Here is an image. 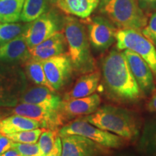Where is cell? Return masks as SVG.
Instances as JSON below:
<instances>
[{
    "label": "cell",
    "mask_w": 156,
    "mask_h": 156,
    "mask_svg": "<svg viewBox=\"0 0 156 156\" xmlns=\"http://www.w3.org/2000/svg\"><path fill=\"white\" fill-rule=\"evenodd\" d=\"M51 5H53L58 7V9H61L65 12V5H64V0H48Z\"/></svg>",
    "instance_id": "34"
},
{
    "label": "cell",
    "mask_w": 156,
    "mask_h": 156,
    "mask_svg": "<svg viewBox=\"0 0 156 156\" xmlns=\"http://www.w3.org/2000/svg\"><path fill=\"white\" fill-rule=\"evenodd\" d=\"M85 120L101 129L121 136L125 140H135L140 133L139 119L131 111L119 106H100Z\"/></svg>",
    "instance_id": "3"
},
{
    "label": "cell",
    "mask_w": 156,
    "mask_h": 156,
    "mask_svg": "<svg viewBox=\"0 0 156 156\" xmlns=\"http://www.w3.org/2000/svg\"><path fill=\"white\" fill-rule=\"evenodd\" d=\"M114 156H136V155L132 153H130V152L124 151V152H120V153H116V155H114Z\"/></svg>",
    "instance_id": "36"
},
{
    "label": "cell",
    "mask_w": 156,
    "mask_h": 156,
    "mask_svg": "<svg viewBox=\"0 0 156 156\" xmlns=\"http://www.w3.org/2000/svg\"><path fill=\"white\" fill-rule=\"evenodd\" d=\"M101 81L105 94L119 103H134L143 93L129 67L123 52L113 48L101 60Z\"/></svg>",
    "instance_id": "1"
},
{
    "label": "cell",
    "mask_w": 156,
    "mask_h": 156,
    "mask_svg": "<svg viewBox=\"0 0 156 156\" xmlns=\"http://www.w3.org/2000/svg\"><path fill=\"white\" fill-rule=\"evenodd\" d=\"M82 22L87 25L90 44L95 50L104 51L116 41L118 30L106 17H88Z\"/></svg>",
    "instance_id": "9"
},
{
    "label": "cell",
    "mask_w": 156,
    "mask_h": 156,
    "mask_svg": "<svg viewBox=\"0 0 156 156\" xmlns=\"http://www.w3.org/2000/svg\"><path fill=\"white\" fill-rule=\"evenodd\" d=\"M132 75L143 94L149 95L155 88L153 73L143 58L131 50L123 51Z\"/></svg>",
    "instance_id": "14"
},
{
    "label": "cell",
    "mask_w": 156,
    "mask_h": 156,
    "mask_svg": "<svg viewBox=\"0 0 156 156\" xmlns=\"http://www.w3.org/2000/svg\"><path fill=\"white\" fill-rule=\"evenodd\" d=\"M31 58L24 34L0 46V63H25Z\"/></svg>",
    "instance_id": "15"
},
{
    "label": "cell",
    "mask_w": 156,
    "mask_h": 156,
    "mask_svg": "<svg viewBox=\"0 0 156 156\" xmlns=\"http://www.w3.org/2000/svg\"><path fill=\"white\" fill-rule=\"evenodd\" d=\"M28 89V78L17 66H0V108L15 107Z\"/></svg>",
    "instance_id": "5"
},
{
    "label": "cell",
    "mask_w": 156,
    "mask_h": 156,
    "mask_svg": "<svg viewBox=\"0 0 156 156\" xmlns=\"http://www.w3.org/2000/svg\"><path fill=\"white\" fill-rule=\"evenodd\" d=\"M139 149L145 156H156V119L145 123L140 138Z\"/></svg>",
    "instance_id": "20"
},
{
    "label": "cell",
    "mask_w": 156,
    "mask_h": 156,
    "mask_svg": "<svg viewBox=\"0 0 156 156\" xmlns=\"http://www.w3.org/2000/svg\"><path fill=\"white\" fill-rule=\"evenodd\" d=\"M151 98L146 104V108L151 113H156V89L155 88L151 94Z\"/></svg>",
    "instance_id": "33"
},
{
    "label": "cell",
    "mask_w": 156,
    "mask_h": 156,
    "mask_svg": "<svg viewBox=\"0 0 156 156\" xmlns=\"http://www.w3.org/2000/svg\"><path fill=\"white\" fill-rule=\"evenodd\" d=\"M58 130L44 129L38 139V144L40 148L38 156H47L50 153L53 149L56 137L58 136Z\"/></svg>",
    "instance_id": "26"
},
{
    "label": "cell",
    "mask_w": 156,
    "mask_h": 156,
    "mask_svg": "<svg viewBox=\"0 0 156 156\" xmlns=\"http://www.w3.org/2000/svg\"><path fill=\"white\" fill-rule=\"evenodd\" d=\"M24 64V72L28 79L36 84V85L47 87L48 88L54 91L50 86L49 83H48L41 61L30 58Z\"/></svg>",
    "instance_id": "24"
},
{
    "label": "cell",
    "mask_w": 156,
    "mask_h": 156,
    "mask_svg": "<svg viewBox=\"0 0 156 156\" xmlns=\"http://www.w3.org/2000/svg\"><path fill=\"white\" fill-rule=\"evenodd\" d=\"M116 48L119 51L131 50L143 58L156 77L155 46L141 31L119 29L116 33Z\"/></svg>",
    "instance_id": "7"
},
{
    "label": "cell",
    "mask_w": 156,
    "mask_h": 156,
    "mask_svg": "<svg viewBox=\"0 0 156 156\" xmlns=\"http://www.w3.org/2000/svg\"><path fill=\"white\" fill-rule=\"evenodd\" d=\"M141 32L156 47V11L152 13L149 21Z\"/></svg>",
    "instance_id": "29"
},
{
    "label": "cell",
    "mask_w": 156,
    "mask_h": 156,
    "mask_svg": "<svg viewBox=\"0 0 156 156\" xmlns=\"http://www.w3.org/2000/svg\"><path fill=\"white\" fill-rule=\"evenodd\" d=\"M64 20L56 11L49 9L33 22L29 23L24 34L29 49L60 31L63 28Z\"/></svg>",
    "instance_id": "8"
},
{
    "label": "cell",
    "mask_w": 156,
    "mask_h": 156,
    "mask_svg": "<svg viewBox=\"0 0 156 156\" xmlns=\"http://www.w3.org/2000/svg\"><path fill=\"white\" fill-rule=\"evenodd\" d=\"M12 142H13L10 139H9L7 136L4 135V134L0 136V155L10 150Z\"/></svg>",
    "instance_id": "31"
},
{
    "label": "cell",
    "mask_w": 156,
    "mask_h": 156,
    "mask_svg": "<svg viewBox=\"0 0 156 156\" xmlns=\"http://www.w3.org/2000/svg\"><path fill=\"white\" fill-rule=\"evenodd\" d=\"M59 95L47 87L42 85L31 87L25 90L20 103H30L52 110H58L62 103Z\"/></svg>",
    "instance_id": "16"
},
{
    "label": "cell",
    "mask_w": 156,
    "mask_h": 156,
    "mask_svg": "<svg viewBox=\"0 0 156 156\" xmlns=\"http://www.w3.org/2000/svg\"><path fill=\"white\" fill-rule=\"evenodd\" d=\"M101 80V73L97 70L83 74L78 78L72 89L65 93L62 100L80 98L93 95L98 90Z\"/></svg>",
    "instance_id": "18"
},
{
    "label": "cell",
    "mask_w": 156,
    "mask_h": 156,
    "mask_svg": "<svg viewBox=\"0 0 156 156\" xmlns=\"http://www.w3.org/2000/svg\"><path fill=\"white\" fill-rule=\"evenodd\" d=\"M62 156H112L111 148L99 145L83 136H61Z\"/></svg>",
    "instance_id": "11"
},
{
    "label": "cell",
    "mask_w": 156,
    "mask_h": 156,
    "mask_svg": "<svg viewBox=\"0 0 156 156\" xmlns=\"http://www.w3.org/2000/svg\"><path fill=\"white\" fill-rule=\"evenodd\" d=\"M25 0H0V23H17Z\"/></svg>",
    "instance_id": "23"
},
{
    "label": "cell",
    "mask_w": 156,
    "mask_h": 156,
    "mask_svg": "<svg viewBox=\"0 0 156 156\" xmlns=\"http://www.w3.org/2000/svg\"><path fill=\"white\" fill-rule=\"evenodd\" d=\"M11 149L15 150L21 156H38L40 148L37 143H20L13 142Z\"/></svg>",
    "instance_id": "28"
},
{
    "label": "cell",
    "mask_w": 156,
    "mask_h": 156,
    "mask_svg": "<svg viewBox=\"0 0 156 156\" xmlns=\"http://www.w3.org/2000/svg\"><path fill=\"white\" fill-rule=\"evenodd\" d=\"M67 41L65 36L61 31H58L44 41L30 48L31 58L43 61L53 56L64 54Z\"/></svg>",
    "instance_id": "17"
},
{
    "label": "cell",
    "mask_w": 156,
    "mask_h": 156,
    "mask_svg": "<svg viewBox=\"0 0 156 156\" xmlns=\"http://www.w3.org/2000/svg\"><path fill=\"white\" fill-rule=\"evenodd\" d=\"M62 140L61 137L58 136L55 140L53 149L50 152L47 156H62Z\"/></svg>",
    "instance_id": "32"
},
{
    "label": "cell",
    "mask_w": 156,
    "mask_h": 156,
    "mask_svg": "<svg viewBox=\"0 0 156 156\" xmlns=\"http://www.w3.org/2000/svg\"><path fill=\"white\" fill-rule=\"evenodd\" d=\"M0 156H21L20 154L17 153L16 151L13 149H10L9 151H6L5 153H4L2 155H0Z\"/></svg>",
    "instance_id": "35"
},
{
    "label": "cell",
    "mask_w": 156,
    "mask_h": 156,
    "mask_svg": "<svg viewBox=\"0 0 156 156\" xmlns=\"http://www.w3.org/2000/svg\"><path fill=\"white\" fill-rule=\"evenodd\" d=\"M58 136H61L76 134L97 142L99 145L111 149H119L126 145V141L121 136L98 128L83 117L69 121L58 129Z\"/></svg>",
    "instance_id": "6"
},
{
    "label": "cell",
    "mask_w": 156,
    "mask_h": 156,
    "mask_svg": "<svg viewBox=\"0 0 156 156\" xmlns=\"http://www.w3.org/2000/svg\"><path fill=\"white\" fill-rule=\"evenodd\" d=\"M11 113L38 121L41 124L42 128L46 129L58 131L59 126L64 125L58 110H52L38 105L20 103L14 107Z\"/></svg>",
    "instance_id": "12"
},
{
    "label": "cell",
    "mask_w": 156,
    "mask_h": 156,
    "mask_svg": "<svg viewBox=\"0 0 156 156\" xmlns=\"http://www.w3.org/2000/svg\"><path fill=\"white\" fill-rule=\"evenodd\" d=\"M1 135H2V134H1V133H0V136H1Z\"/></svg>",
    "instance_id": "38"
},
{
    "label": "cell",
    "mask_w": 156,
    "mask_h": 156,
    "mask_svg": "<svg viewBox=\"0 0 156 156\" xmlns=\"http://www.w3.org/2000/svg\"><path fill=\"white\" fill-rule=\"evenodd\" d=\"M98 9L121 30L142 31L148 22V15L140 8L136 0H100Z\"/></svg>",
    "instance_id": "4"
},
{
    "label": "cell",
    "mask_w": 156,
    "mask_h": 156,
    "mask_svg": "<svg viewBox=\"0 0 156 156\" xmlns=\"http://www.w3.org/2000/svg\"><path fill=\"white\" fill-rule=\"evenodd\" d=\"M43 130H44L43 128H38L36 129L26 130L16 133L5 134V136H7L12 142L33 144L38 142Z\"/></svg>",
    "instance_id": "27"
},
{
    "label": "cell",
    "mask_w": 156,
    "mask_h": 156,
    "mask_svg": "<svg viewBox=\"0 0 156 156\" xmlns=\"http://www.w3.org/2000/svg\"><path fill=\"white\" fill-rule=\"evenodd\" d=\"M29 23H9L0 25V46L10 41L20 35L24 34L28 28Z\"/></svg>",
    "instance_id": "25"
},
{
    "label": "cell",
    "mask_w": 156,
    "mask_h": 156,
    "mask_svg": "<svg viewBox=\"0 0 156 156\" xmlns=\"http://www.w3.org/2000/svg\"><path fill=\"white\" fill-rule=\"evenodd\" d=\"M41 62L48 83L54 91L61 90L70 83L74 69L68 54H62Z\"/></svg>",
    "instance_id": "10"
},
{
    "label": "cell",
    "mask_w": 156,
    "mask_h": 156,
    "mask_svg": "<svg viewBox=\"0 0 156 156\" xmlns=\"http://www.w3.org/2000/svg\"><path fill=\"white\" fill-rule=\"evenodd\" d=\"M38 128H42V125L38 121L24 116L13 114L2 119L0 133L5 135Z\"/></svg>",
    "instance_id": "19"
},
{
    "label": "cell",
    "mask_w": 156,
    "mask_h": 156,
    "mask_svg": "<svg viewBox=\"0 0 156 156\" xmlns=\"http://www.w3.org/2000/svg\"><path fill=\"white\" fill-rule=\"evenodd\" d=\"M100 0H64L65 12L85 19L98 7Z\"/></svg>",
    "instance_id": "21"
},
{
    "label": "cell",
    "mask_w": 156,
    "mask_h": 156,
    "mask_svg": "<svg viewBox=\"0 0 156 156\" xmlns=\"http://www.w3.org/2000/svg\"><path fill=\"white\" fill-rule=\"evenodd\" d=\"M48 0H25L20 20L31 23L50 9Z\"/></svg>",
    "instance_id": "22"
},
{
    "label": "cell",
    "mask_w": 156,
    "mask_h": 156,
    "mask_svg": "<svg viewBox=\"0 0 156 156\" xmlns=\"http://www.w3.org/2000/svg\"><path fill=\"white\" fill-rule=\"evenodd\" d=\"M138 5L146 15L156 11V0H136Z\"/></svg>",
    "instance_id": "30"
},
{
    "label": "cell",
    "mask_w": 156,
    "mask_h": 156,
    "mask_svg": "<svg viewBox=\"0 0 156 156\" xmlns=\"http://www.w3.org/2000/svg\"><path fill=\"white\" fill-rule=\"evenodd\" d=\"M0 25H1V23H0Z\"/></svg>",
    "instance_id": "39"
},
{
    "label": "cell",
    "mask_w": 156,
    "mask_h": 156,
    "mask_svg": "<svg viewBox=\"0 0 156 156\" xmlns=\"http://www.w3.org/2000/svg\"><path fill=\"white\" fill-rule=\"evenodd\" d=\"M1 122H2V120L0 119V126H1Z\"/></svg>",
    "instance_id": "37"
},
{
    "label": "cell",
    "mask_w": 156,
    "mask_h": 156,
    "mask_svg": "<svg viewBox=\"0 0 156 156\" xmlns=\"http://www.w3.org/2000/svg\"><path fill=\"white\" fill-rule=\"evenodd\" d=\"M101 96L97 93L80 98L62 100L58 113L64 122L86 116L94 113L100 107Z\"/></svg>",
    "instance_id": "13"
},
{
    "label": "cell",
    "mask_w": 156,
    "mask_h": 156,
    "mask_svg": "<svg viewBox=\"0 0 156 156\" xmlns=\"http://www.w3.org/2000/svg\"><path fill=\"white\" fill-rule=\"evenodd\" d=\"M63 29L74 71L80 75L95 71V62L85 25L75 17L67 16L64 17Z\"/></svg>",
    "instance_id": "2"
}]
</instances>
